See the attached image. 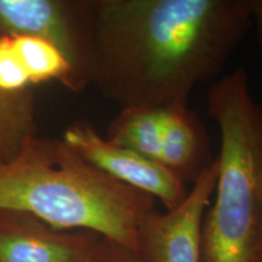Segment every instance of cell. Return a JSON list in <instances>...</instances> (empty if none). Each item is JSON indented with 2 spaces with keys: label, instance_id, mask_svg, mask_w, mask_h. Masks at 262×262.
<instances>
[{
  "label": "cell",
  "instance_id": "6da1fadb",
  "mask_svg": "<svg viewBox=\"0 0 262 262\" xmlns=\"http://www.w3.org/2000/svg\"><path fill=\"white\" fill-rule=\"evenodd\" d=\"M251 26L250 0H94L89 85L120 110L187 106Z\"/></svg>",
  "mask_w": 262,
  "mask_h": 262
},
{
  "label": "cell",
  "instance_id": "7a4b0ae2",
  "mask_svg": "<svg viewBox=\"0 0 262 262\" xmlns=\"http://www.w3.org/2000/svg\"><path fill=\"white\" fill-rule=\"evenodd\" d=\"M0 208L64 231H90L139 251L141 220L155 199L117 181L62 140L35 136L0 166Z\"/></svg>",
  "mask_w": 262,
  "mask_h": 262
},
{
  "label": "cell",
  "instance_id": "3957f363",
  "mask_svg": "<svg viewBox=\"0 0 262 262\" xmlns=\"http://www.w3.org/2000/svg\"><path fill=\"white\" fill-rule=\"evenodd\" d=\"M206 112L220 131L215 199L204 215L202 262H262V104L239 67L210 85Z\"/></svg>",
  "mask_w": 262,
  "mask_h": 262
},
{
  "label": "cell",
  "instance_id": "277c9868",
  "mask_svg": "<svg viewBox=\"0 0 262 262\" xmlns=\"http://www.w3.org/2000/svg\"><path fill=\"white\" fill-rule=\"evenodd\" d=\"M93 12L94 0H0V39L52 42L72 68V93H81L89 85Z\"/></svg>",
  "mask_w": 262,
  "mask_h": 262
},
{
  "label": "cell",
  "instance_id": "5b68a950",
  "mask_svg": "<svg viewBox=\"0 0 262 262\" xmlns=\"http://www.w3.org/2000/svg\"><path fill=\"white\" fill-rule=\"evenodd\" d=\"M61 140L117 181L158 199L166 210L179 206L188 194L186 182L162 162L114 145L89 122L73 123Z\"/></svg>",
  "mask_w": 262,
  "mask_h": 262
},
{
  "label": "cell",
  "instance_id": "8992f818",
  "mask_svg": "<svg viewBox=\"0 0 262 262\" xmlns=\"http://www.w3.org/2000/svg\"><path fill=\"white\" fill-rule=\"evenodd\" d=\"M217 179L216 159L193 182L187 196L172 210L156 209L137 231L140 254L147 262H202V227Z\"/></svg>",
  "mask_w": 262,
  "mask_h": 262
},
{
  "label": "cell",
  "instance_id": "52a82bcc",
  "mask_svg": "<svg viewBox=\"0 0 262 262\" xmlns=\"http://www.w3.org/2000/svg\"><path fill=\"white\" fill-rule=\"evenodd\" d=\"M100 235L64 231L37 216L0 208V262H83Z\"/></svg>",
  "mask_w": 262,
  "mask_h": 262
},
{
  "label": "cell",
  "instance_id": "ba28073f",
  "mask_svg": "<svg viewBox=\"0 0 262 262\" xmlns=\"http://www.w3.org/2000/svg\"><path fill=\"white\" fill-rule=\"evenodd\" d=\"M159 160L183 181L192 183L214 162L208 133L188 106L165 110Z\"/></svg>",
  "mask_w": 262,
  "mask_h": 262
},
{
  "label": "cell",
  "instance_id": "9c48e42d",
  "mask_svg": "<svg viewBox=\"0 0 262 262\" xmlns=\"http://www.w3.org/2000/svg\"><path fill=\"white\" fill-rule=\"evenodd\" d=\"M165 110L122 108L108 125L106 139L147 158L159 160Z\"/></svg>",
  "mask_w": 262,
  "mask_h": 262
},
{
  "label": "cell",
  "instance_id": "30bf717a",
  "mask_svg": "<svg viewBox=\"0 0 262 262\" xmlns=\"http://www.w3.org/2000/svg\"><path fill=\"white\" fill-rule=\"evenodd\" d=\"M37 136L32 90L10 94L0 90V166L11 163Z\"/></svg>",
  "mask_w": 262,
  "mask_h": 262
},
{
  "label": "cell",
  "instance_id": "8fae6325",
  "mask_svg": "<svg viewBox=\"0 0 262 262\" xmlns=\"http://www.w3.org/2000/svg\"><path fill=\"white\" fill-rule=\"evenodd\" d=\"M33 85L56 80L73 90L72 68L67 58L50 41L37 37L11 38Z\"/></svg>",
  "mask_w": 262,
  "mask_h": 262
},
{
  "label": "cell",
  "instance_id": "7c38bea8",
  "mask_svg": "<svg viewBox=\"0 0 262 262\" xmlns=\"http://www.w3.org/2000/svg\"><path fill=\"white\" fill-rule=\"evenodd\" d=\"M31 80L12 39H0V90L18 94L31 90Z\"/></svg>",
  "mask_w": 262,
  "mask_h": 262
},
{
  "label": "cell",
  "instance_id": "4fadbf2b",
  "mask_svg": "<svg viewBox=\"0 0 262 262\" xmlns=\"http://www.w3.org/2000/svg\"><path fill=\"white\" fill-rule=\"evenodd\" d=\"M83 262H147L140 251L100 237Z\"/></svg>",
  "mask_w": 262,
  "mask_h": 262
},
{
  "label": "cell",
  "instance_id": "5bb4252c",
  "mask_svg": "<svg viewBox=\"0 0 262 262\" xmlns=\"http://www.w3.org/2000/svg\"><path fill=\"white\" fill-rule=\"evenodd\" d=\"M251 4V21L256 28L257 39L260 42V47L262 50V0H250ZM262 97V90H261ZM262 104V101H261Z\"/></svg>",
  "mask_w": 262,
  "mask_h": 262
}]
</instances>
